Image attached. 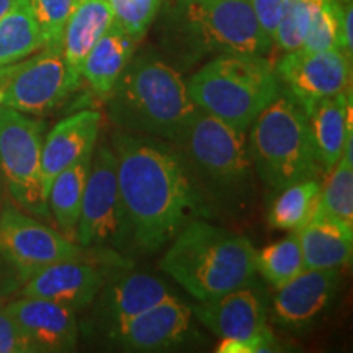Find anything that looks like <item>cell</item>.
Segmentation results:
<instances>
[{
    "label": "cell",
    "mask_w": 353,
    "mask_h": 353,
    "mask_svg": "<svg viewBox=\"0 0 353 353\" xmlns=\"http://www.w3.org/2000/svg\"><path fill=\"white\" fill-rule=\"evenodd\" d=\"M128 234L148 252L169 244L196 210L198 196L180 154L148 136H113Z\"/></svg>",
    "instance_id": "6da1fadb"
},
{
    "label": "cell",
    "mask_w": 353,
    "mask_h": 353,
    "mask_svg": "<svg viewBox=\"0 0 353 353\" xmlns=\"http://www.w3.org/2000/svg\"><path fill=\"white\" fill-rule=\"evenodd\" d=\"M159 13L162 46L182 68L210 56H265L273 46L249 0H169Z\"/></svg>",
    "instance_id": "7a4b0ae2"
},
{
    "label": "cell",
    "mask_w": 353,
    "mask_h": 353,
    "mask_svg": "<svg viewBox=\"0 0 353 353\" xmlns=\"http://www.w3.org/2000/svg\"><path fill=\"white\" fill-rule=\"evenodd\" d=\"M107 99L123 131L174 144L196 110L179 70L151 54L132 56Z\"/></svg>",
    "instance_id": "3957f363"
},
{
    "label": "cell",
    "mask_w": 353,
    "mask_h": 353,
    "mask_svg": "<svg viewBox=\"0 0 353 353\" xmlns=\"http://www.w3.org/2000/svg\"><path fill=\"white\" fill-rule=\"evenodd\" d=\"M159 267L196 301H205L252 280L255 249L241 234L205 221H188Z\"/></svg>",
    "instance_id": "277c9868"
},
{
    "label": "cell",
    "mask_w": 353,
    "mask_h": 353,
    "mask_svg": "<svg viewBox=\"0 0 353 353\" xmlns=\"http://www.w3.org/2000/svg\"><path fill=\"white\" fill-rule=\"evenodd\" d=\"M196 108L247 131L281 92L270 61L259 54H223L208 61L187 82Z\"/></svg>",
    "instance_id": "5b68a950"
},
{
    "label": "cell",
    "mask_w": 353,
    "mask_h": 353,
    "mask_svg": "<svg viewBox=\"0 0 353 353\" xmlns=\"http://www.w3.org/2000/svg\"><path fill=\"white\" fill-rule=\"evenodd\" d=\"M249 130L250 162L267 187L281 190L319 175L322 169L309 117L288 92H280Z\"/></svg>",
    "instance_id": "8992f818"
},
{
    "label": "cell",
    "mask_w": 353,
    "mask_h": 353,
    "mask_svg": "<svg viewBox=\"0 0 353 353\" xmlns=\"http://www.w3.org/2000/svg\"><path fill=\"white\" fill-rule=\"evenodd\" d=\"M245 132L196 108L187 121L176 148L187 167L218 188L242 185L250 175L252 162L247 151Z\"/></svg>",
    "instance_id": "52a82bcc"
},
{
    "label": "cell",
    "mask_w": 353,
    "mask_h": 353,
    "mask_svg": "<svg viewBox=\"0 0 353 353\" xmlns=\"http://www.w3.org/2000/svg\"><path fill=\"white\" fill-rule=\"evenodd\" d=\"M44 125L17 110L0 107V172L13 201L28 214H50L43 183Z\"/></svg>",
    "instance_id": "ba28073f"
},
{
    "label": "cell",
    "mask_w": 353,
    "mask_h": 353,
    "mask_svg": "<svg viewBox=\"0 0 353 353\" xmlns=\"http://www.w3.org/2000/svg\"><path fill=\"white\" fill-rule=\"evenodd\" d=\"M69 94L72 92L61 48L44 46L30 59L0 68V107L25 114H44Z\"/></svg>",
    "instance_id": "9c48e42d"
},
{
    "label": "cell",
    "mask_w": 353,
    "mask_h": 353,
    "mask_svg": "<svg viewBox=\"0 0 353 353\" xmlns=\"http://www.w3.org/2000/svg\"><path fill=\"white\" fill-rule=\"evenodd\" d=\"M125 234L128 224L118 185L117 157L105 144L95 157L92 156L74 241L83 247H100L121 241Z\"/></svg>",
    "instance_id": "30bf717a"
},
{
    "label": "cell",
    "mask_w": 353,
    "mask_h": 353,
    "mask_svg": "<svg viewBox=\"0 0 353 353\" xmlns=\"http://www.w3.org/2000/svg\"><path fill=\"white\" fill-rule=\"evenodd\" d=\"M0 257L25 281L51 263L82 259V250L64 234L7 205L0 210Z\"/></svg>",
    "instance_id": "8fae6325"
},
{
    "label": "cell",
    "mask_w": 353,
    "mask_h": 353,
    "mask_svg": "<svg viewBox=\"0 0 353 353\" xmlns=\"http://www.w3.org/2000/svg\"><path fill=\"white\" fill-rule=\"evenodd\" d=\"M275 74L285 92L306 108L352 88V57L342 50H296L285 52L275 65Z\"/></svg>",
    "instance_id": "7c38bea8"
},
{
    "label": "cell",
    "mask_w": 353,
    "mask_h": 353,
    "mask_svg": "<svg viewBox=\"0 0 353 353\" xmlns=\"http://www.w3.org/2000/svg\"><path fill=\"white\" fill-rule=\"evenodd\" d=\"M34 352H70L77 345L76 311L48 299L20 296L3 304Z\"/></svg>",
    "instance_id": "4fadbf2b"
},
{
    "label": "cell",
    "mask_w": 353,
    "mask_h": 353,
    "mask_svg": "<svg viewBox=\"0 0 353 353\" xmlns=\"http://www.w3.org/2000/svg\"><path fill=\"white\" fill-rule=\"evenodd\" d=\"M103 276L94 265L82 259L63 260L41 268L26 278L21 296L48 299L61 306L79 311L97 298Z\"/></svg>",
    "instance_id": "5bb4252c"
},
{
    "label": "cell",
    "mask_w": 353,
    "mask_h": 353,
    "mask_svg": "<svg viewBox=\"0 0 353 353\" xmlns=\"http://www.w3.org/2000/svg\"><path fill=\"white\" fill-rule=\"evenodd\" d=\"M341 283V270L306 268L280 286L273 299V314L280 325L303 329L327 309Z\"/></svg>",
    "instance_id": "9a60e30c"
},
{
    "label": "cell",
    "mask_w": 353,
    "mask_h": 353,
    "mask_svg": "<svg viewBox=\"0 0 353 353\" xmlns=\"http://www.w3.org/2000/svg\"><path fill=\"white\" fill-rule=\"evenodd\" d=\"M190 325L192 309L169 296L113 329L112 334L131 350L159 352L182 343L188 337Z\"/></svg>",
    "instance_id": "2e32d148"
},
{
    "label": "cell",
    "mask_w": 353,
    "mask_h": 353,
    "mask_svg": "<svg viewBox=\"0 0 353 353\" xmlns=\"http://www.w3.org/2000/svg\"><path fill=\"white\" fill-rule=\"evenodd\" d=\"M100 126L101 113L95 110H83L61 120L48 132L41 149V170L46 195L57 174L94 152Z\"/></svg>",
    "instance_id": "e0dca14e"
},
{
    "label": "cell",
    "mask_w": 353,
    "mask_h": 353,
    "mask_svg": "<svg viewBox=\"0 0 353 353\" xmlns=\"http://www.w3.org/2000/svg\"><path fill=\"white\" fill-rule=\"evenodd\" d=\"M193 312L205 327L221 339L245 341L268 329L263 304L245 286L198 301Z\"/></svg>",
    "instance_id": "ac0fdd59"
},
{
    "label": "cell",
    "mask_w": 353,
    "mask_h": 353,
    "mask_svg": "<svg viewBox=\"0 0 353 353\" xmlns=\"http://www.w3.org/2000/svg\"><path fill=\"white\" fill-rule=\"evenodd\" d=\"M113 23L107 0H79L64 26L61 52L70 92L82 82V65L94 44Z\"/></svg>",
    "instance_id": "d6986e66"
},
{
    "label": "cell",
    "mask_w": 353,
    "mask_h": 353,
    "mask_svg": "<svg viewBox=\"0 0 353 353\" xmlns=\"http://www.w3.org/2000/svg\"><path fill=\"white\" fill-rule=\"evenodd\" d=\"M296 234L306 268L341 270L352 262L353 226L350 224L314 211Z\"/></svg>",
    "instance_id": "ffe728a7"
},
{
    "label": "cell",
    "mask_w": 353,
    "mask_h": 353,
    "mask_svg": "<svg viewBox=\"0 0 353 353\" xmlns=\"http://www.w3.org/2000/svg\"><path fill=\"white\" fill-rule=\"evenodd\" d=\"M306 110L311 123L317 159L321 169L330 172L341 159L352 126V88L342 94L314 101Z\"/></svg>",
    "instance_id": "44dd1931"
},
{
    "label": "cell",
    "mask_w": 353,
    "mask_h": 353,
    "mask_svg": "<svg viewBox=\"0 0 353 353\" xmlns=\"http://www.w3.org/2000/svg\"><path fill=\"white\" fill-rule=\"evenodd\" d=\"M138 43V39L113 21L83 61L82 81H85L97 95L107 99L134 56Z\"/></svg>",
    "instance_id": "7402d4cb"
},
{
    "label": "cell",
    "mask_w": 353,
    "mask_h": 353,
    "mask_svg": "<svg viewBox=\"0 0 353 353\" xmlns=\"http://www.w3.org/2000/svg\"><path fill=\"white\" fill-rule=\"evenodd\" d=\"M169 296V288L159 278L148 273H131L105 291L101 307L113 330Z\"/></svg>",
    "instance_id": "603a6c76"
},
{
    "label": "cell",
    "mask_w": 353,
    "mask_h": 353,
    "mask_svg": "<svg viewBox=\"0 0 353 353\" xmlns=\"http://www.w3.org/2000/svg\"><path fill=\"white\" fill-rule=\"evenodd\" d=\"M94 152L82 157L76 164L56 175L48 188V208L61 234L70 241L76 239V229L81 216L83 192Z\"/></svg>",
    "instance_id": "cb8c5ba5"
},
{
    "label": "cell",
    "mask_w": 353,
    "mask_h": 353,
    "mask_svg": "<svg viewBox=\"0 0 353 353\" xmlns=\"http://www.w3.org/2000/svg\"><path fill=\"white\" fill-rule=\"evenodd\" d=\"M44 48V37L30 0L17 3L0 19V68L26 59Z\"/></svg>",
    "instance_id": "d4e9b609"
},
{
    "label": "cell",
    "mask_w": 353,
    "mask_h": 353,
    "mask_svg": "<svg viewBox=\"0 0 353 353\" xmlns=\"http://www.w3.org/2000/svg\"><path fill=\"white\" fill-rule=\"evenodd\" d=\"M319 195L321 183L316 179L301 180L278 190L268 213L270 226L280 231H298L314 214Z\"/></svg>",
    "instance_id": "484cf974"
},
{
    "label": "cell",
    "mask_w": 353,
    "mask_h": 353,
    "mask_svg": "<svg viewBox=\"0 0 353 353\" xmlns=\"http://www.w3.org/2000/svg\"><path fill=\"white\" fill-rule=\"evenodd\" d=\"M303 270H306V265L296 231L262 250H255V272H260L275 288L288 283Z\"/></svg>",
    "instance_id": "4316f807"
},
{
    "label": "cell",
    "mask_w": 353,
    "mask_h": 353,
    "mask_svg": "<svg viewBox=\"0 0 353 353\" xmlns=\"http://www.w3.org/2000/svg\"><path fill=\"white\" fill-rule=\"evenodd\" d=\"M316 211L353 226V161L343 154L321 185Z\"/></svg>",
    "instance_id": "83f0119b"
},
{
    "label": "cell",
    "mask_w": 353,
    "mask_h": 353,
    "mask_svg": "<svg viewBox=\"0 0 353 353\" xmlns=\"http://www.w3.org/2000/svg\"><path fill=\"white\" fill-rule=\"evenodd\" d=\"M321 3L322 0H285L273 44H276L283 52L299 50Z\"/></svg>",
    "instance_id": "f1b7e54d"
},
{
    "label": "cell",
    "mask_w": 353,
    "mask_h": 353,
    "mask_svg": "<svg viewBox=\"0 0 353 353\" xmlns=\"http://www.w3.org/2000/svg\"><path fill=\"white\" fill-rule=\"evenodd\" d=\"M341 6L342 0H322L299 50H341Z\"/></svg>",
    "instance_id": "f546056e"
},
{
    "label": "cell",
    "mask_w": 353,
    "mask_h": 353,
    "mask_svg": "<svg viewBox=\"0 0 353 353\" xmlns=\"http://www.w3.org/2000/svg\"><path fill=\"white\" fill-rule=\"evenodd\" d=\"M117 21L125 32L141 41L157 19L164 0H107Z\"/></svg>",
    "instance_id": "4dcf8cb0"
},
{
    "label": "cell",
    "mask_w": 353,
    "mask_h": 353,
    "mask_svg": "<svg viewBox=\"0 0 353 353\" xmlns=\"http://www.w3.org/2000/svg\"><path fill=\"white\" fill-rule=\"evenodd\" d=\"M79 0H30L44 37V46L61 48L64 26Z\"/></svg>",
    "instance_id": "1f68e13d"
},
{
    "label": "cell",
    "mask_w": 353,
    "mask_h": 353,
    "mask_svg": "<svg viewBox=\"0 0 353 353\" xmlns=\"http://www.w3.org/2000/svg\"><path fill=\"white\" fill-rule=\"evenodd\" d=\"M0 353H33L17 322L0 306Z\"/></svg>",
    "instance_id": "d6a6232c"
},
{
    "label": "cell",
    "mask_w": 353,
    "mask_h": 353,
    "mask_svg": "<svg viewBox=\"0 0 353 353\" xmlns=\"http://www.w3.org/2000/svg\"><path fill=\"white\" fill-rule=\"evenodd\" d=\"M275 335L270 327L265 329L262 334L252 339H223L218 347L219 353H260V352H276Z\"/></svg>",
    "instance_id": "836d02e7"
},
{
    "label": "cell",
    "mask_w": 353,
    "mask_h": 353,
    "mask_svg": "<svg viewBox=\"0 0 353 353\" xmlns=\"http://www.w3.org/2000/svg\"><path fill=\"white\" fill-rule=\"evenodd\" d=\"M283 2L285 0H249L260 28H262L265 37L270 39L272 43L273 38H275L276 23L278 19H280V12L281 7H283Z\"/></svg>",
    "instance_id": "e575fe53"
},
{
    "label": "cell",
    "mask_w": 353,
    "mask_h": 353,
    "mask_svg": "<svg viewBox=\"0 0 353 353\" xmlns=\"http://www.w3.org/2000/svg\"><path fill=\"white\" fill-rule=\"evenodd\" d=\"M353 3L352 0H342L341 6V50L348 57H353V37H352Z\"/></svg>",
    "instance_id": "d590c367"
},
{
    "label": "cell",
    "mask_w": 353,
    "mask_h": 353,
    "mask_svg": "<svg viewBox=\"0 0 353 353\" xmlns=\"http://www.w3.org/2000/svg\"><path fill=\"white\" fill-rule=\"evenodd\" d=\"M13 286H15V281H10L8 278L0 275V306H3V299L8 296Z\"/></svg>",
    "instance_id": "8d00e7d4"
},
{
    "label": "cell",
    "mask_w": 353,
    "mask_h": 353,
    "mask_svg": "<svg viewBox=\"0 0 353 353\" xmlns=\"http://www.w3.org/2000/svg\"><path fill=\"white\" fill-rule=\"evenodd\" d=\"M17 0H0V19H2L6 13L10 10V8L15 6Z\"/></svg>",
    "instance_id": "74e56055"
},
{
    "label": "cell",
    "mask_w": 353,
    "mask_h": 353,
    "mask_svg": "<svg viewBox=\"0 0 353 353\" xmlns=\"http://www.w3.org/2000/svg\"><path fill=\"white\" fill-rule=\"evenodd\" d=\"M2 195H3V176H2V172H0V201H2Z\"/></svg>",
    "instance_id": "f35d334b"
}]
</instances>
